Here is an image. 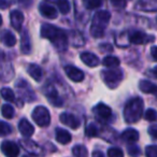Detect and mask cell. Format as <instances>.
<instances>
[{
	"label": "cell",
	"instance_id": "ee69618b",
	"mask_svg": "<svg viewBox=\"0 0 157 157\" xmlns=\"http://www.w3.org/2000/svg\"><path fill=\"white\" fill-rule=\"evenodd\" d=\"M1 24H2V17H1V15H0V26H1Z\"/></svg>",
	"mask_w": 157,
	"mask_h": 157
},
{
	"label": "cell",
	"instance_id": "5bb4252c",
	"mask_svg": "<svg viewBox=\"0 0 157 157\" xmlns=\"http://www.w3.org/2000/svg\"><path fill=\"white\" fill-rule=\"evenodd\" d=\"M128 39H129V41H130V43L143 44V43H146V42L151 41V40H153L154 38H151V39H148L147 36H146L144 33L137 30V31H132V33L129 35Z\"/></svg>",
	"mask_w": 157,
	"mask_h": 157
},
{
	"label": "cell",
	"instance_id": "ac0fdd59",
	"mask_svg": "<svg viewBox=\"0 0 157 157\" xmlns=\"http://www.w3.org/2000/svg\"><path fill=\"white\" fill-rule=\"evenodd\" d=\"M21 50L24 54H29L31 50V44H30V38H29L28 31L24 30L22 33V37H21Z\"/></svg>",
	"mask_w": 157,
	"mask_h": 157
},
{
	"label": "cell",
	"instance_id": "b9f144b4",
	"mask_svg": "<svg viewBox=\"0 0 157 157\" xmlns=\"http://www.w3.org/2000/svg\"><path fill=\"white\" fill-rule=\"evenodd\" d=\"M103 153L102 152H100V151H95V152H93V156H103Z\"/></svg>",
	"mask_w": 157,
	"mask_h": 157
},
{
	"label": "cell",
	"instance_id": "52a82bcc",
	"mask_svg": "<svg viewBox=\"0 0 157 157\" xmlns=\"http://www.w3.org/2000/svg\"><path fill=\"white\" fill-rule=\"evenodd\" d=\"M43 93L46 96V98H48V100L50 101L52 105H54L55 107H61V105H63V99L59 97L56 88L53 85H46L43 90Z\"/></svg>",
	"mask_w": 157,
	"mask_h": 157
},
{
	"label": "cell",
	"instance_id": "8fae6325",
	"mask_svg": "<svg viewBox=\"0 0 157 157\" xmlns=\"http://www.w3.org/2000/svg\"><path fill=\"white\" fill-rule=\"evenodd\" d=\"M65 72L69 78L74 82H82L84 80V72L78 68L73 66H67L65 67Z\"/></svg>",
	"mask_w": 157,
	"mask_h": 157
},
{
	"label": "cell",
	"instance_id": "d590c367",
	"mask_svg": "<svg viewBox=\"0 0 157 157\" xmlns=\"http://www.w3.org/2000/svg\"><path fill=\"white\" fill-rule=\"evenodd\" d=\"M127 152H128V154L130 155V156H138V155H140V153H141L140 152V148L138 147L137 145H129Z\"/></svg>",
	"mask_w": 157,
	"mask_h": 157
},
{
	"label": "cell",
	"instance_id": "44dd1931",
	"mask_svg": "<svg viewBox=\"0 0 157 157\" xmlns=\"http://www.w3.org/2000/svg\"><path fill=\"white\" fill-rule=\"evenodd\" d=\"M122 139L126 142H136L139 140V132L133 128H127L122 133Z\"/></svg>",
	"mask_w": 157,
	"mask_h": 157
},
{
	"label": "cell",
	"instance_id": "9c48e42d",
	"mask_svg": "<svg viewBox=\"0 0 157 157\" xmlns=\"http://www.w3.org/2000/svg\"><path fill=\"white\" fill-rule=\"evenodd\" d=\"M1 151L6 156L15 157L20 154V147L16 143L12 141H3L1 143Z\"/></svg>",
	"mask_w": 157,
	"mask_h": 157
},
{
	"label": "cell",
	"instance_id": "30bf717a",
	"mask_svg": "<svg viewBox=\"0 0 157 157\" xmlns=\"http://www.w3.org/2000/svg\"><path fill=\"white\" fill-rule=\"evenodd\" d=\"M135 8L143 12H155L157 11V0H139Z\"/></svg>",
	"mask_w": 157,
	"mask_h": 157
},
{
	"label": "cell",
	"instance_id": "9a60e30c",
	"mask_svg": "<svg viewBox=\"0 0 157 157\" xmlns=\"http://www.w3.org/2000/svg\"><path fill=\"white\" fill-rule=\"evenodd\" d=\"M18 129H20L21 133H22L24 137L29 138L33 135L35 132V128L33 126L26 120V118H22L18 123Z\"/></svg>",
	"mask_w": 157,
	"mask_h": 157
},
{
	"label": "cell",
	"instance_id": "603a6c76",
	"mask_svg": "<svg viewBox=\"0 0 157 157\" xmlns=\"http://www.w3.org/2000/svg\"><path fill=\"white\" fill-rule=\"evenodd\" d=\"M28 73L33 80H36L37 82H40L42 80V69L36 63H31L28 66Z\"/></svg>",
	"mask_w": 157,
	"mask_h": 157
},
{
	"label": "cell",
	"instance_id": "1f68e13d",
	"mask_svg": "<svg viewBox=\"0 0 157 157\" xmlns=\"http://www.w3.org/2000/svg\"><path fill=\"white\" fill-rule=\"evenodd\" d=\"M84 6L87 10H94L101 6V0H84Z\"/></svg>",
	"mask_w": 157,
	"mask_h": 157
},
{
	"label": "cell",
	"instance_id": "f546056e",
	"mask_svg": "<svg viewBox=\"0 0 157 157\" xmlns=\"http://www.w3.org/2000/svg\"><path fill=\"white\" fill-rule=\"evenodd\" d=\"M57 7L61 14H67L70 11V2L69 0H58L57 1Z\"/></svg>",
	"mask_w": 157,
	"mask_h": 157
},
{
	"label": "cell",
	"instance_id": "60d3db41",
	"mask_svg": "<svg viewBox=\"0 0 157 157\" xmlns=\"http://www.w3.org/2000/svg\"><path fill=\"white\" fill-rule=\"evenodd\" d=\"M151 54H152V57L157 61V46H152L151 48Z\"/></svg>",
	"mask_w": 157,
	"mask_h": 157
},
{
	"label": "cell",
	"instance_id": "bcb514c9",
	"mask_svg": "<svg viewBox=\"0 0 157 157\" xmlns=\"http://www.w3.org/2000/svg\"><path fill=\"white\" fill-rule=\"evenodd\" d=\"M156 21H157V18H156Z\"/></svg>",
	"mask_w": 157,
	"mask_h": 157
},
{
	"label": "cell",
	"instance_id": "83f0119b",
	"mask_svg": "<svg viewBox=\"0 0 157 157\" xmlns=\"http://www.w3.org/2000/svg\"><path fill=\"white\" fill-rule=\"evenodd\" d=\"M85 133H86V136L90 138L97 137V136H99V130L94 123H90V124H88L87 126H86Z\"/></svg>",
	"mask_w": 157,
	"mask_h": 157
},
{
	"label": "cell",
	"instance_id": "f35d334b",
	"mask_svg": "<svg viewBox=\"0 0 157 157\" xmlns=\"http://www.w3.org/2000/svg\"><path fill=\"white\" fill-rule=\"evenodd\" d=\"M148 133L151 137H153L154 139H157V124L151 125L148 128Z\"/></svg>",
	"mask_w": 157,
	"mask_h": 157
},
{
	"label": "cell",
	"instance_id": "ffe728a7",
	"mask_svg": "<svg viewBox=\"0 0 157 157\" xmlns=\"http://www.w3.org/2000/svg\"><path fill=\"white\" fill-rule=\"evenodd\" d=\"M55 137H56L57 142L61 144H68L71 141V135L68 132L67 130L61 128H56V133H55Z\"/></svg>",
	"mask_w": 157,
	"mask_h": 157
},
{
	"label": "cell",
	"instance_id": "e0dca14e",
	"mask_svg": "<svg viewBox=\"0 0 157 157\" xmlns=\"http://www.w3.org/2000/svg\"><path fill=\"white\" fill-rule=\"evenodd\" d=\"M95 112H96L101 118H103V120H109L112 116L111 108L108 107L107 105H103V103H99L98 105H96Z\"/></svg>",
	"mask_w": 157,
	"mask_h": 157
},
{
	"label": "cell",
	"instance_id": "ba28073f",
	"mask_svg": "<svg viewBox=\"0 0 157 157\" xmlns=\"http://www.w3.org/2000/svg\"><path fill=\"white\" fill-rule=\"evenodd\" d=\"M59 120H60V122L63 123V124L70 127L71 129H78V127H80V121H78V118L71 113L63 112V113L60 114Z\"/></svg>",
	"mask_w": 157,
	"mask_h": 157
},
{
	"label": "cell",
	"instance_id": "2e32d148",
	"mask_svg": "<svg viewBox=\"0 0 157 157\" xmlns=\"http://www.w3.org/2000/svg\"><path fill=\"white\" fill-rule=\"evenodd\" d=\"M81 60L88 67H97L99 65V58L90 52H83L81 54Z\"/></svg>",
	"mask_w": 157,
	"mask_h": 157
},
{
	"label": "cell",
	"instance_id": "7bdbcfd3",
	"mask_svg": "<svg viewBox=\"0 0 157 157\" xmlns=\"http://www.w3.org/2000/svg\"><path fill=\"white\" fill-rule=\"evenodd\" d=\"M153 74H154L155 78H157V66L153 69Z\"/></svg>",
	"mask_w": 157,
	"mask_h": 157
},
{
	"label": "cell",
	"instance_id": "d6986e66",
	"mask_svg": "<svg viewBox=\"0 0 157 157\" xmlns=\"http://www.w3.org/2000/svg\"><path fill=\"white\" fill-rule=\"evenodd\" d=\"M139 87L141 90V92L145 93V94H154L157 92V85L154 83H152L151 81L147 80H142L139 83Z\"/></svg>",
	"mask_w": 157,
	"mask_h": 157
},
{
	"label": "cell",
	"instance_id": "e575fe53",
	"mask_svg": "<svg viewBox=\"0 0 157 157\" xmlns=\"http://www.w3.org/2000/svg\"><path fill=\"white\" fill-rule=\"evenodd\" d=\"M145 154L148 157H157V145H148L145 148Z\"/></svg>",
	"mask_w": 157,
	"mask_h": 157
},
{
	"label": "cell",
	"instance_id": "4dcf8cb0",
	"mask_svg": "<svg viewBox=\"0 0 157 157\" xmlns=\"http://www.w3.org/2000/svg\"><path fill=\"white\" fill-rule=\"evenodd\" d=\"M12 132V127L8 123L0 121V136H8Z\"/></svg>",
	"mask_w": 157,
	"mask_h": 157
},
{
	"label": "cell",
	"instance_id": "277c9868",
	"mask_svg": "<svg viewBox=\"0 0 157 157\" xmlns=\"http://www.w3.org/2000/svg\"><path fill=\"white\" fill-rule=\"evenodd\" d=\"M103 81L105 85L110 88H116L121 84L124 78V73L121 69H111V70H103L101 72Z\"/></svg>",
	"mask_w": 157,
	"mask_h": 157
},
{
	"label": "cell",
	"instance_id": "74e56055",
	"mask_svg": "<svg viewBox=\"0 0 157 157\" xmlns=\"http://www.w3.org/2000/svg\"><path fill=\"white\" fill-rule=\"evenodd\" d=\"M99 50H100L101 52L111 53L112 51H113V46H112L110 43H102V44H100V46H99Z\"/></svg>",
	"mask_w": 157,
	"mask_h": 157
},
{
	"label": "cell",
	"instance_id": "8d00e7d4",
	"mask_svg": "<svg viewBox=\"0 0 157 157\" xmlns=\"http://www.w3.org/2000/svg\"><path fill=\"white\" fill-rule=\"evenodd\" d=\"M112 6H114L115 8L122 9V8L126 7V0H111Z\"/></svg>",
	"mask_w": 157,
	"mask_h": 157
},
{
	"label": "cell",
	"instance_id": "8992f818",
	"mask_svg": "<svg viewBox=\"0 0 157 157\" xmlns=\"http://www.w3.org/2000/svg\"><path fill=\"white\" fill-rule=\"evenodd\" d=\"M16 88H17V92L20 93V95L22 96L23 99H25L28 102L35 100V94H33V90L30 88L28 83L24 81V80H20V81L16 83Z\"/></svg>",
	"mask_w": 157,
	"mask_h": 157
},
{
	"label": "cell",
	"instance_id": "f6af8a7d",
	"mask_svg": "<svg viewBox=\"0 0 157 157\" xmlns=\"http://www.w3.org/2000/svg\"><path fill=\"white\" fill-rule=\"evenodd\" d=\"M155 96H156V97H157V92H156V93H155Z\"/></svg>",
	"mask_w": 157,
	"mask_h": 157
},
{
	"label": "cell",
	"instance_id": "7a4b0ae2",
	"mask_svg": "<svg viewBox=\"0 0 157 157\" xmlns=\"http://www.w3.org/2000/svg\"><path fill=\"white\" fill-rule=\"evenodd\" d=\"M111 20V13L108 11H98L93 18L92 26H90V35L94 38H101L105 35V30L107 28Z\"/></svg>",
	"mask_w": 157,
	"mask_h": 157
},
{
	"label": "cell",
	"instance_id": "cb8c5ba5",
	"mask_svg": "<svg viewBox=\"0 0 157 157\" xmlns=\"http://www.w3.org/2000/svg\"><path fill=\"white\" fill-rule=\"evenodd\" d=\"M120 59L115 56H107L103 58L102 65L108 68H116L120 66Z\"/></svg>",
	"mask_w": 157,
	"mask_h": 157
},
{
	"label": "cell",
	"instance_id": "d6a6232c",
	"mask_svg": "<svg viewBox=\"0 0 157 157\" xmlns=\"http://www.w3.org/2000/svg\"><path fill=\"white\" fill-rule=\"evenodd\" d=\"M144 118L148 122H155L157 120V112L154 109L146 110L145 114H144Z\"/></svg>",
	"mask_w": 157,
	"mask_h": 157
},
{
	"label": "cell",
	"instance_id": "ab89813d",
	"mask_svg": "<svg viewBox=\"0 0 157 157\" xmlns=\"http://www.w3.org/2000/svg\"><path fill=\"white\" fill-rule=\"evenodd\" d=\"M10 6V2L8 0H0V9L1 10H5V9H8Z\"/></svg>",
	"mask_w": 157,
	"mask_h": 157
},
{
	"label": "cell",
	"instance_id": "4316f807",
	"mask_svg": "<svg viewBox=\"0 0 157 157\" xmlns=\"http://www.w3.org/2000/svg\"><path fill=\"white\" fill-rule=\"evenodd\" d=\"M1 96L3 97L5 100L10 101V102H14V101H15V95H14V92L9 87H5L1 90Z\"/></svg>",
	"mask_w": 157,
	"mask_h": 157
},
{
	"label": "cell",
	"instance_id": "484cf974",
	"mask_svg": "<svg viewBox=\"0 0 157 157\" xmlns=\"http://www.w3.org/2000/svg\"><path fill=\"white\" fill-rule=\"evenodd\" d=\"M72 154L76 157H85L88 155V151L84 145H75L72 148Z\"/></svg>",
	"mask_w": 157,
	"mask_h": 157
},
{
	"label": "cell",
	"instance_id": "836d02e7",
	"mask_svg": "<svg viewBox=\"0 0 157 157\" xmlns=\"http://www.w3.org/2000/svg\"><path fill=\"white\" fill-rule=\"evenodd\" d=\"M107 154H108V156H110V157H123L124 152L118 147H111L108 150Z\"/></svg>",
	"mask_w": 157,
	"mask_h": 157
},
{
	"label": "cell",
	"instance_id": "6da1fadb",
	"mask_svg": "<svg viewBox=\"0 0 157 157\" xmlns=\"http://www.w3.org/2000/svg\"><path fill=\"white\" fill-rule=\"evenodd\" d=\"M41 37L50 40L58 51H65L68 46V36L65 30L57 28L51 24H43L41 26Z\"/></svg>",
	"mask_w": 157,
	"mask_h": 157
},
{
	"label": "cell",
	"instance_id": "4fadbf2b",
	"mask_svg": "<svg viewBox=\"0 0 157 157\" xmlns=\"http://www.w3.org/2000/svg\"><path fill=\"white\" fill-rule=\"evenodd\" d=\"M39 11L41 13V15H43L44 17H48V18H56L58 16V12L56 11L53 6L48 5L46 2H42L41 5L39 6Z\"/></svg>",
	"mask_w": 157,
	"mask_h": 157
},
{
	"label": "cell",
	"instance_id": "d4e9b609",
	"mask_svg": "<svg viewBox=\"0 0 157 157\" xmlns=\"http://www.w3.org/2000/svg\"><path fill=\"white\" fill-rule=\"evenodd\" d=\"M71 43L73 46L78 48V46H82L84 44V39L82 37V35L80 33H76V31H73L71 33Z\"/></svg>",
	"mask_w": 157,
	"mask_h": 157
},
{
	"label": "cell",
	"instance_id": "7c38bea8",
	"mask_svg": "<svg viewBox=\"0 0 157 157\" xmlns=\"http://www.w3.org/2000/svg\"><path fill=\"white\" fill-rule=\"evenodd\" d=\"M10 18H11L12 27L17 31L22 30L23 23H24V14L18 10H14L10 14Z\"/></svg>",
	"mask_w": 157,
	"mask_h": 157
},
{
	"label": "cell",
	"instance_id": "5b68a950",
	"mask_svg": "<svg viewBox=\"0 0 157 157\" xmlns=\"http://www.w3.org/2000/svg\"><path fill=\"white\" fill-rule=\"evenodd\" d=\"M33 120L39 125L40 127H46L50 125L51 122V115L48 110L43 105H39L33 111Z\"/></svg>",
	"mask_w": 157,
	"mask_h": 157
},
{
	"label": "cell",
	"instance_id": "f1b7e54d",
	"mask_svg": "<svg viewBox=\"0 0 157 157\" xmlns=\"http://www.w3.org/2000/svg\"><path fill=\"white\" fill-rule=\"evenodd\" d=\"M1 112H2V115L5 116L8 120H11L14 116V108L11 105H3L1 108Z\"/></svg>",
	"mask_w": 157,
	"mask_h": 157
},
{
	"label": "cell",
	"instance_id": "7402d4cb",
	"mask_svg": "<svg viewBox=\"0 0 157 157\" xmlns=\"http://www.w3.org/2000/svg\"><path fill=\"white\" fill-rule=\"evenodd\" d=\"M1 42L6 46H13L16 44V38L10 30H5L1 33Z\"/></svg>",
	"mask_w": 157,
	"mask_h": 157
},
{
	"label": "cell",
	"instance_id": "3957f363",
	"mask_svg": "<svg viewBox=\"0 0 157 157\" xmlns=\"http://www.w3.org/2000/svg\"><path fill=\"white\" fill-rule=\"evenodd\" d=\"M143 113V100L139 97L133 98L124 109V118L127 123H137Z\"/></svg>",
	"mask_w": 157,
	"mask_h": 157
}]
</instances>
